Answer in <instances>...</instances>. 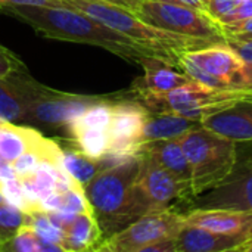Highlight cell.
<instances>
[{"label":"cell","instance_id":"1","mask_svg":"<svg viewBox=\"0 0 252 252\" xmlns=\"http://www.w3.org/2000/svg\"><path fill=\"white\" fill-rule=\"evenodd\" d=\"M0 12L28 24L40 35L50 40L97 46L127 62L137 65L143 58H151L130 38L72 7L10 6L1 9Z\"/></svg>","mask_w":252,"mask_h":252},{"label":"cell","instance_id":"2","mask_svg":"<svg viewBox=\"0 0 252 252\" xmlns=\"http://www.w3.org/2000/svg\"><path fill=\"white\" fill-rule=\"evenodd\" d=\"M139 167L140 155L103 167L84 185L103 241L149 213L134 185Z\"/></svg>","mask_w":252,"mask_h":252},{"label":"cell","instance_id":"3","mask_svg":"<svg viewBox=\"0 0 252 252\" xmlns=\"http://www.w3.org/2000/svg\"><path fill=\"white\" fill-rule=\"evenodd\" d=\"M66 7L84 12L140 46L151 58H157L180 69L182 56L211 43L176 34L143 21L137 13L103 0H63Z\"/></svg>","mask_w":252,"mask_h":252},{"label":"cell","instance_id":"4","mask_svg":"<svg viewBox=\"0 0 252 252\" xmlns=\"http://www.w3.org/2000/svg\"><path fill=\"white\" fill-rule=\"evenodd\" d=\"M179 142L190 165L193 199L223 183L238 167V142L202 124L179 137Z\"/></svg>","mask_w":252,"mask_h":252},{"label":"cell","instance_id":"5","mask_svg":"<svg viewBox=\"0 0 252 252\" xmlns=\"http://www.w3.org/2000/svg\"><path fill=\"white\" fill-rule=\"evenodd\" d=\"M27 100L25 123H34L47 128H66V126L89 106L106 96L65 93L35 81L27 71L12 75Z\"/></svg>","mask_w":252,"mask_h":252},{"label":"cell","instance_id":"6","mask_svg":"<svg viewBox=\"0 0 252 252\" xmlns=\"http://www.w3.org/2000/svg\"><path fill=\"white\" fill-rule=\"evenodd\" d=\"M180 69L193 81L214 89L252 87V66L226 41L185 53L180 61Z\"/></svg>","mask_w":252,"mask_h":252},{"label":"cell","instance_id":"7","mask_svg":"<svg viewBox=\"0 0 252 252\" xmlns=\"http://www.w3.org/2000/svg\"><path fill=\"white\" fill-rule=\"evenodd\" d=\"M252 96L251 89H214L190 81L164 94L137 97L151 112H173L186 118L198 120L219 112L242 99Z\"/></svg>","mask_w":252,"mask_h":252},{"label":"cell","instance_id":"8","mask_svg":"<svg viewBox=\"0 0 252 252\" xmlns=\"http://www.w3.org/2000/svg\"><path fill=\"white\" fill-rule=\"evenodd\" d=\"M137 15L143 21L176 34L201 38L211 44L226 41L221 25L204 10L167 1L146 0Z\"/></svg>","mask_w":252,"mask_h":252},{"label":"cell","instance_id":"9","mask_svg":"<svg viewBox=\"0 0 252 252\" xmlns=\"http://www.w3.org/2000/svg\"><path fill=\"white\" fill-rule=\"evenodd\" d=\"M183 226L185 214H180L170 207L151 211L105 239L96 251L143 252L152 244L176 238Z\"/></svg>","mask_w":252,"mask_h":252},{"label":"cell","instance_id":"10","mask_svg":"<svg viewBox=\"0 0 252 252\" xmlns=\"http://www.w3.org/2000/svg\"><path fill=\"white\" fill-rule=\"evenodd\" d=\"M149 111L134 97L117 99L112 103L109 123V149L103 162L112 165L140 155L143 127Z\"/></svg>","mask_w":252,"mask_h":252},{"label":"cell","instance_id":"11","mask_svg":"<svg viewBox=\"0 0 252 252\" xmlns=\"http://www.w3.org/2000/svg\"><path fill=\"white\" fill-rule=\"evenodd\" d=\"M136 189L149 213L168 208L176 199H193L192 192L151 157L140 154Z\"/></svg>","mask_w":252,"mask_h":252},{"label":"cell","instance_id":"12","mask_svg":"<svg viewBox=\"0 0 252 252\" xmlns=\"http://www.w3.org/2000/svg\"><path fill=\"white\" fill-rule=\"evenodd\" d=\"M193 208H230L252 213V161L192 201Z\"/></svg>","mask_w":252,"mask_h":252},{"label":"cell","instance_id":"13","mask_svg":"<svg viewBox=\"0 0 252 252\" xmlns=\"http://www.w3.org/2000/svg\"><path fill=\"white\" fill-rule=\"evenodd\" d=\"M52 220L62 230L63 252L96 251L102 244V232L93 213L68 214L59 211H47Z\"/></svg>","mask_w":252,"mask_h":252},{"label":"cell","instance_id":"14","mask_svg":"<svg viewBox=\"0 0 252 252\" xmlns=\"http://www.w3.org/2000/svg\"><path fill=\"white\" fill-rule=\"evenodd\" d=\"M139 65L143 69V75L131 86V94L134 99L148 94H164L193 81L182 69L157 58H143Z\"/></svg>","mask_w":252,"mask_h":252},{"label":"cell","instance_id":"15","mask_svg":"<svg viewBox=\"0 0 252 252\" xmlns=\"http://www.w3.org/2000/svg\"><path fill=\"white\" fill-rule=\"evenodd\" d=\"M185 223L210 229L217 233L252 238V213L230 208H192Z\"/></svg>","mask_w":252,"mask_h":252},{"label":"cell","instance_id":"16","mask_svg":"<svg viewBox=\"0 0 252 252\" xmlns=\"http://www.w3.org/2000/svg\"><path fill=\"white\" fill-rule=\"evenodd\" d=\"M201 124L230 140L252 142V96L201 118Z\"/></svg>","mask_w":252,"mask_h":252},{"label":"cell","instance_id":"17","mask_svg":"<svg viewBox=\"0 0 252 252\" xmlns=\"http://www.w3.org/2000/svg\"><path fill=\"white\" fill-rule=\"evenodd\" d=\"M52 143L40 131L0 120V164L9 165L24 154Z\"/></svg>","mask_w":252,"mask_h":252},{"label":"cell","instance_id":"18","mask_svg":"<svg viewBox=\"0 0 252 252\" xmlns=\"http://www.w3.org/2000/svg\"><path fill=\"white\" fill-rule=\"evenodd\" d=\"M244 236H232L213 232L199 226L186 224L176 236L177 252H224L235 251L239 244L247 241Z\"/></svg>","mask_w":252,"mask_h":252},{"label":"cell","instance_id":"19","mask_svg":"<svg viewBox=\"0 0 252 252\" xmlns=\"http://www.w3.org/2000/svg\"><path fill=\"white\" fill-rule=\"evenodd\" d=\"M140 154L151 157L192 192V173L179 139L145 142ZM193 196V195H192Z\"/></svg>","mask_w":252,"mask_h":252},{"label":"cell","instance_id":"20","mask_svg":"<svg viewBox=\"0 0 252 252\" xmlns=\"http://www.w3.org/2000/svg\"><path fill=\"white\" fill-rule=\"evenodd\" d=\"M201 126V121L186 118L173 112H151L148 114L143 127V143L164 139H179L192 128Z\"/></svg>","mask_w":252,"mask_h":252},{"label":"cell","instance_id":"21","mask_svg":"<svg viewBox=\"0 0 252 252\" xmlns=\"http://www.w3.org/2000/svg\"><path fill=\"white\" fill-rule=\"evenodd\" d=\"M27 100L16 81L12 78H0V118L10 123H25Z\"/></svg>","mask_w":252,"mask_h":252},{"label":"cell","instance_id":"22","mask_svg":"<svg viewBox=\"0 0 252 252\" xmlns=\"http://www.w3.org/2000/svg\"><path fill=\"white\" fill-rule=\"evenodd\" d=\"M0 252H63V250L56 244L47 242L34 227L25 224L9 241L0 245Z\"/></svg>","mask_w":252,"mask_h":252},{"label":"cell","instance_id":"23","mask_svg":"<svg viewBox=\"0 0 252 252\" xmlns=\"http://www.w3.org/2000/svg\"><path fill=\"white\" fill-rule=\"evenodd\" d=\"M62 151H63V159H62L63 170L83 188L86 183H89L93 179V176L99 170L103 168L102 161L87 157L86 154H83L74 146L71 149H62Z\"/></svg>","mask_w":252,"mask_h":252},{"label":"cell","instance_id":"24","mask_svg":"<svg viewBox=\"0 0 252 252\" xmlns=\"http://www.w3.org/2000/svg\"><path fill=\"white\" fill-rule=\"evenodd\" d=\"M30 214L9 201L0 204V245L9 241L21 227L28 224Z\"/></svg>","mask_w":252,"mask_h":252},{"label":"cell","instance_id":"25","mask_svg":"<svg viewBox=\"0 0 252 252\" xmlns=\"http://www.w3.org/2000/svg\"><path fill=\"white\" fill-rule=\"evenodd\" d=\"M22 71H27L25 63L12 50L0 44V78H9Z\"/></svg>","mask_w":252,"mask_h":252},{"label":"cell","instance_id":"26","mask_svg":"<svg viewBox=\"0 0 252 252\" xmlns=\"http://www.w3.org/2000/svg\"><path fill=\"white\" fill-rule=\"evenodd\" d=\"M221 30L224 32L226 40H233V41L252 40V16L236 22L224 24L221 25Z\"/></svg>","mask_w":252,"mask_h":252},{"label":"cell","instance_id":"27","mask_svg":"<svg viewBox=\"0 0 252 252\" xmlns=\"http://www.w3.org/2000/svg\"><path fill=\"white\" fill-rule=\"evenodd\" d=\"M10 6H65L63 0H0V10Z\"/></svg>","mask_w":252,"mask_h":252},{"label":"cell","instance_id":"28","mask_svg":"<svg viewBox=\"0 0 252 252\" xmlns=\"http://www.w3.org/2000/svg\"><path fill=\"white\" fill-rule=\"evenodd\" d=\"M251 16L252 0H242V3H241L232 13H229V15L220 22V25L230 24V22H236V21H241V19H245V18H251Z\"/></svg>","mask_w":252,"mask_h":252},{"label":"cell","instance_id":"29","mask_svg":"<svg viewBox=\"0 0 252 252\" xmlns=\"http://www.w3.org/2000/svg\"><path fill=\"white\" fill-rule=\"evenodd\" d=\"M226 43L248 63L252 66V40L247 41H233V40H226Z\"/></svg>","mask_w":252,"mask_h":252},{"label":"cell","instance_id":"30","mask_svg":"<svg viewBox=\"0 0 252 252\" xmlns=\"http://www.w3.org/2000/svg\"><path fill=\"white\" fill-rule=\"evenodd\" d=\"M158 1H167V3H174V4H182L188 7H193L198 10L207 12V0H158Z\"/></svg>","mask_w":252,"mask_h":252},{"label":"cell","instance_id":"31","mask_svg":"<svg viewBox=\"0 0 252 252\" xmlns=\"http://www.w3.org/2000/svg\"><path fill=\"white\" fill-rule=\"evenodd\" d=\"M120 1H121V4H123L124 9H128V10H131V12H134V13H139L142 4H143L146 0H120Z\"/></svg>","mask_w":252,"mask_h":252},{"label":"cell","instance_id":"32","mask_svg":"<svg viewBox=\"0 0 252 252\" xmlns=\"http://www.w3.org/2000/svg\"><path fill=\"white\" fill-rule=\"evenodd\" d=\"M235 251L238 252H252V238H248L247 241H244L242 244H239L236 247Z\"/></svg>","mask_w":252,"mask_h":252},{"label":"cell","instance_id":"33","mask_svg":"<svg viewBox=\"0 0 252 252\" xmlns=\"http://www.w3.org/2000/svg\"><path fill=\"white\" fill-rule=\"evenodd\" d=\"M7 199H6V196H4V192H3V189H1V186H0V204L1 202H6Z\"/></svg>","mask_w":252,"mask_h":252},{"label":"cell","instance_id":"34","mask_svg":"<svg viewBox=\"0 0 252 252\" xmlns=\"http://www.w3.org/2000/svg\"><path fill=\"white\" fill-rule=\"evenodd\" d=\"M103 1H108V3H112V4H117V6H121L123 7V4H121L120 0H103Z\"/></svg>","mask_w":252,"mask_h":252}]
</instances>
